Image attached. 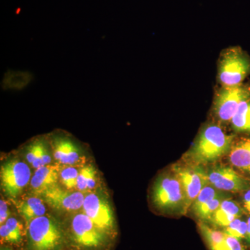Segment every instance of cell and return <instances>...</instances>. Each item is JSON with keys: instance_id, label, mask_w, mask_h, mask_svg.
<instances>
[{"instance_id": "6da1fadb", "label": "cell", "mask_w": 250, "mask_h": 250, "mask_svg": "<svg viewBox=\"0 0 250 250\" xmlns=\"http://www.w3.org/2000/svg\"><path fill=\"white\" fill-rule=\"evenodd\" d=\"M233 142L234 136L228 134L221 125L208 123L200 129L183 161L202 166L212 165L229 154Z\"/></svg>"}, {"instance_id": "7a4b0ae2", "label": "cell", "mask_w": 250, "mask_h": 250, "mask_svg": "<svg viewBox=\"0 0 250 250\" xmlns=\"http://www.w3.org/2000/svg\"><path fill=\"white\" fill-rule=\"evenodd\" d=\"M151 197L154 207L164 214L185 215L189 210L183 186L172 170L156 178Z\"/></svg>"}, {"instance_id": "3957f363", "label": "cell", "mask_w": 250, "mask_h": 250, "mask_svg": "<svg viewBox=\"0 0 250 250\" xmlns=\"http://www.w3.org/2000/svg\"><path fill=\"white\" fill-rule=\"evenodd\" d=\"M218 80L220 87L243 84L250 73V59L241 48L230 47L220 55L218 65Z\"/></svg>"}, {"instance_id": "277c9868", "label": "cell", "mask_w": 250, "mask_h": 250, "mask_svg": "<svg viewBox=\"0 0 250 250\" xmlns=\"http://www.w3.org/2000/svg\"><path fill=\"white\" fill-rule=\"evenodd\" d=\"M250 98V85L220 87L215 93L213 114L216 123L228 124L231 122L240 104Z\"/></svg>"}, {"instance_id": "5b68a950", "label": "cell", "mask_w": 250, "mask_h": 250, "mask_svg": "<svg viewBox=\"0 0 250 250\" xmlns=\"http://www.w3.org/2000/svg\"><path fill=\"white\" fill-rule=\"evenodd\" d=\"M28 233L32 250H55L62 243V229L55 220L47 215L29 222Z\"/></svg>"}, {"instance_id": "8992f818", "label": "cell", "mask_w": 250, "mask_h": 250, "mask_svg": "<svg viewBox=\"0 0 250 250\" xmlns=\"http://www.w3.org/2000/svg\"><path fill=\"white\" fill-rule=\"evenodd\" d=\"M171 170L180 179L185 192L187 205L190 210L192 204L202 189L208 185V179L205 166L182 161L174 164Z\"/></svg>"}, {"instance_id": "52a82bcc", "label": "cell", "mask_w": 250, "mask_h": 250, "mask_svg": "<svg viewBox=\"0 0 250 250\" xmlns=\"http://www.w3.org/2000/svg\"><path fill=\"white\" fill-rule=\"evenodd\" d=\"M206 169L208 184L218 190L227 192H241L250 189V179L229 166L212 164L210 167Z\"/></svg>"}, {"instance_id": "ba28073f", "label": "cell", "mask_w": 250, "mask_h": 250, "mask_svg": "<svg viewBox=\"0 0 250 250\" xmlns=\"http://www.w3.org/2000/svg\"><path fill=\"white\" fill-rule=\"evenodd\" d=\"M0 177L1 188L6 195L16 197L21 193L30 182V168L22 161H8L1 166Z\"/></svg>"}, {"instance_id": "9c48e42d", "label": "cell", "mask_w": 250, "mask_h": 250, "mask_svg": "<svg viewBox=\"0 0 250 250\" xmlns=\"http://www.w3.org/2000/svg\"><path fill=\"white\" fill-rule=\"evenodd\" d=\"M83 211L98 228L104 233L114 228V217L111 205L103 195L93 192L85 196Z\"/></svg>"}, {"instance_id": "30bf717a", "label": "cell", "mask_w": 250, "mask_h": 250, "mask_svg": "<svg viewBox=\"0 0 250 250\" xmlns=\"http://www.w3.org/2000/svg\"><path fill=\"white\" fill-rule=\"evenodd\" d=\"M71 229L74 241L83 248H98L106 239V233L98 228L84 213H78L74 216Z\"/></svg>"}, {"instance_id": "8fae6325", "label": "cell", "mask_w": 250, "mask_h": 250, "mask_svg": "<svg viewBox=\"0 0 250 250\" xmlns=\"http://www.w3.org/2000/svg\"><path fill=\"white\" fill-rule=\"evenodd\" d=\"M229 197V192L222 191L208 184L200 192L190 209L200 222L208 223L222 202Z\"/></svg>"}, {"instance_id": "7c38bea8", "label": "cell", "mask_w": 250, "mask_h": 250, "mask_svg": "<svg viewBox=\"0 0 250 250\" xmlns=\"http://www.w3.org/2000/svg\"><path fill=\"white\" fill-rule=\"evenodd\" d=\"M41 195L52 208L66 211L82 208L85 199L82 192L63 190L58 186L47 189Z\"/></svg>"}, {"instance_id": "4fadbf2b", "label": "cell", "mask_w": 250, "mask_h": 250, "mask_svg": "<svg viewBox=\"0 0 250 250\" xmlns=\"http://www.w3.org/2000/svg\"><path fill=\"white\" fill-rule=\"evenodd\" d=\"M62 134L55 133L51 137L54 158L62 165H74L80 159V148L71 138Z\"/></svg>"}, {"instance_id": "5bb4252c", "label": "cell", "mask_w": 250, "mask_h": 250, "mask_svg": "<svg viewBox=\"0 0 250 250\" xmlns=\"http://www.w3.org/2000/svg\"><path fill=\"white\" fill-rule=\"evenodd\" d=\"M228 157L235 168L250 175V138H243L233 142Z\"/></svg>"}, {"instance_id": "9a60e30c", "label": "cell", "mask_w": 250, "mask_h": 250, "mask_svg": "<svg viewBox=\"0 0 250 250\" xmlns=\"http://www.w3.org/2000/svg\"><path fill=\"white\" fill-rule=\"evenodd\" d=\"M60 170L58 166L47 165L36 169L35 173L31 179V186L34 191L42 192L57 186Z\"/></svg>"}, {"instance_id": "2e32d148", "label": "cell", "mask_w": 250, "mask_h": 250, "mask_svg": "<svg viewBox=\"0 0 250 250\" xmlns=\"http://www.w3.org/2000/svg\"><path fill=\"white\" fill-rule=\"evenodd\" d=\"M243 210L236 202L225 199L215 212L210 221L215 228H225L237 218H241Z\"/></svg>"}, {"instance_id": "e0dca14e", "label": "cell", "mask_w": 250, "mask_h": 250, "mask_svg": "<svg viewBox=\"0 0 250 250\" xmlns=\"http://www.w3.org/2000/svg\"><path fill=\"white\" fill-rule=\"evenodd\" d=\"M230 124L235 132L250 134V98L240 104Z\"/></svg>"}, {"instance_id": "ac0fdd59", "label": "cell", "mask_w": 250, "mask_h": 250, "mask_svg": "<svg viewBox=\"0 0 250 250\" xmlns=\"http://www.w3.org/2000/svg\"><path fill=\"white\" fill-rule=\"evenodd\" d=\"M18 208L21 214L29 223L34 219L45 214V205L39 197H30L21 203Z\"/></svg>"}, {"instance_id": "d6986e66", "label": "cell", "mask_w": 250, "mask_h": 250, "mask_svg": "<svg viewBox=\"0 0 250 250\" xmlns=\"http://www.w3.org/2000/svg\"><path fill=\"white\" fill-rule=\"evenodd\" d=\"M198 228L209 250H216L225 241L226 233L217 229L210 228L207 223L199 222Z\"/></svg>"}, {"instance_id": "ffe728a7", "label": "cell", "mask_w": 250, "mask_h": 250, "mask_svg": "<svg viewBox=\"0 0 250 250\" xmlns=\"http://www.w3.org/2000/svg\"><path fill=\"white\" fill-rule=\"evenodd\" d=\"M47 143L45 139L40 138L34 140L27 147V159L33 167L37 169L43 166V155L47 149Z\"/></svg>"}, {"instance_id": "44dd1931", "label": "cell", "mask_w": 250, "mask_h": 250, "mask_svg": "<svg viewBox=\"0 0 250 250\" xmlns=\"http://www.w3.org/2000/svg\"><path fill=\"white\" fill-rule=\"evenodd\" d=\"M96 170L91 166L82 167L77 177V188L79 191L85 192L92 190L96 184Z\"/></svg>"}, {"instance_id": "7402d4cb", "label": "cell", "mask_w": 250, "mask_h": 250, "mask_svg": "<svg viewBox=\"0 0 250 250\" xmlns=\"http://www.w3.org/2000/svg\"><path fill=\"white\" fill-rule=\"evenodd\" d=\"M223 231L229 236L234 237L237 239L242 241L246 239L248 231V223L240 218L231 222L228 227L223 229Z\"/></svg>"}, {"instance_id": "603a6c76", "label": "cell", "mask_w": 250, "mask_h": 250, "mask_svg": "<svg viewBox=\"0 0 250 250\" xmlns=\"http://www.w3.org/2000/svg\"><path fill=\"white\" fill-rule=\"evenodd\" d=\"M78 174L79 171L75 167L70 166L60 171L61 180L67 190H71L77 188Z\"/></svg>"}, {"instance_id": "cb8c5ba5", "label": "cell", "mask_w": 250, "mask_h": 250, "mask_svg": "<svg viewBox=\"0 0 250 250\" xmlns=\"http://www.w3.org/2000/svg\"><path fill=\"white\" fill-rule=\"evenodd\" d=\"M225 233V232H224ZM216 250H246L241 243V241L226 234L225 241Z\"/></svg>"}, {"instance_id": "d4e9b609", "label": "cell", "mask_w": 250, "mask_h": 250, "mask_svg": "<svg viewBox=\"0 0 250 250\" xmlns=\"http://www.w3.org/2000/svg\"><path fill=\"white\" fill-rule=\"evenodd\" d=\"M0 236L1 240L8 243H17L22 239V236H18L16 233L11 231L5 224L1 225L0 227Z\"/></svg>"}, {"instance_id": "484cf974", "label": "cell", "mask_w": 250, "mask_h": 250, "mask_svg": "<svg viewBox=\"0 0 250 250\" xmlns=\"http://www.w3.org/2000/svg\"><path fill=\"white\" fill-rule=\"evenodd\" d=\"M4 224L11 231L16 233L18 236H22V225L17 219L9 218Z\"/></svg>"}, {"instance_id": "4316f807", "label": "cell", "mask_w": 250, "mask_h": 250, "mask_svg": "<svg viewBox=\"0 0 250 250\" xmlns=\"http://www.w3.org/2000/svg\"><path fill=\"white\" fill-rule=\"evenodd\" d=\"M9 210L8 205L4 200L0 201V224L3 225L9 218Z\"/></svg>"}, {"instance_id": "83f0119b", "label": "cell", "mask_w": 250, "mask_h": 250, "mask_svg": "<svg viewBox=\"0 0 250 250\" xmlns=\"http://www.w3.org/2000/svg\"><path fill=\"white\" fill-rule=\"evenodd\" d=\"M243 206L245 209L250 214V189L246 192L243 197Z\"/></svg>"}, {"instance_id": "f1b7e54d", "label": "cell", "mask_w": 250, "mask_h": 250, "mask_svg": "<svg viewBox=\"0 0 250 250\" xmlns=\"http://www.w3.org/2000/svg\"><path fill=\"white\" fill-rule=\"evenodd\" d=\"M247 223H248V231H247L246 240L250 246V217L248 218Z\"/></svg>"}, {"instance_id": "f546056e", "label": "cell", "mask_w": 250, "mask_h": 250, "mask_svg": "<svg viewBox=\"0 0 250 250\" xmlns=\"http://www.w3.org/2000/svg\"><path fill=\"white\" fill-rule=\"evenodd\" d=\"M1 250H11L6 249V248H4V249H1Z\"/></svg>"}]
</instances>
